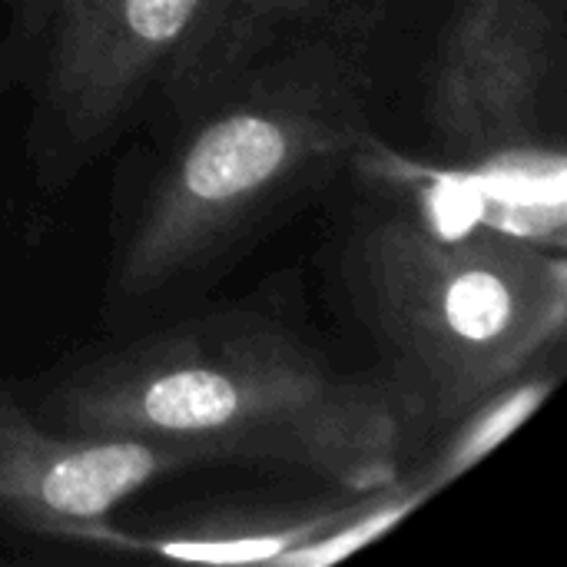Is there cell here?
I'll return each mask as SVG.
<instances>
[{"label":"cell","mask_w":567,"mask_h":567,"mask_svg":"<svg viewBox=\"0 0 567 567\" xmlns=\"http://www.w3.org/2000/svg\"><path fill=\"white\" fill-rule=\"evenodd\" d=\"M379 33L382 0H329L173 113L120 216L106 326L196 296L375 150Z\"/></svg>","instance_id":"6da1fadb"},{"label":"cell","mask_w":567,"mask_h":567,"mask_svg":"<svg viewBox=\"0 0 567 567\" xmlns=\"http://www.w3.org/2000/svg\"><path fill=\"white\" fill-rule=\"evenodd\" d=\"M20 392L60 432L199 449L216 465H282L329 488H382L412 458L375 372L339 369L259 306L206 309L93 346Z\"/></svg>","instance_id":"7a4b0ae2"},{"label":"cell","mask_w":567,"mask_h":567,"mask_svg":"<svg viewBox=\"0 0 567 567\" xmlns=\"http://www.w3.org/2000/svg\"><path fill=\"white\" fill-rule=\"evenodd\" d=\"M336 276L412 449L565 346V249L482 219L445 226L415 209H365L339 243Z\"/></svg>","instance_id":"3957f363"},{"label":"cell","mask_w":567,"mask_h":567,"mask_svg":"<svg viewBox=\"0 0 567 567\" xmlns=\"http://www.w3.org/2000/svg\"><path fill=\"white\" fill-rule=\"evenodd\" d=\"M567 0H455L442 27L425 123L478 219L565 249Z\"/></svg>","instance_id":"277c9868"},{"label":"cell","mask_w":567,"mask_h":567,"mask_svg":"<svg viewBox=\"0 0 567 567\" xmlns=\"http://www.w3.org/2000/svg\"><path fill=\"white\" fill-rule=\"evenodd\" d=\"M209 0H56L30 60L27 166L70 186L166 93Z\"/></svg>","instance_id":"5b68a950"},{"label":"cell","mask_w":567,"mask_h":567,"mask_svg":"<svg viewBox=\"0 0 567 567\" xmlns=\"http://www.w3.org/2000/svg\"><path fill=\"white\" fill-rule=\"evenodd\" d=\"M213 465L199 449L50 429L0 362V538L93 548L130 498Z\"/></svg>","instance_id":"8992f818"},{"label":"cell","mask_w":567,"mask_h":567,"mask_svg":"<svg viewBox=\"0 0 567 567\" xmlns=\"http://www.w3.org/2000/svg\"><path fill=\"white\" fill-rule=\"evenodd\" d=\"M369 492L329 488V495L289 502H213L189 512H169L146 528H123L113 522L90 551L153 555L196 565L302 567L322 538L362 512Z\"/></svg>","instance_id":"52a82bcc"},{"label":"cell","mask_w":567,"mask_h":567,"mask_svg":"<svg viewBox=\"0 0 567 567\" xmlns=\"http://www.w3.org/2000/svg\"><path fill=\"white\" fill-rule=\"evenodd\" d=\"M561 375L565 346L545 352L502 385L488 389L455 422H449L439 432V445L429 452V458L419 468H409L419 488L429 495V502L442 495L449 485H455L462 475H468L475 465H482L498 445H505L551 399Z\"/></svg>","instance_id":"ba28073f"},{"label":"cell","mask_w":567,"mask_h":567,"mask_svg":"<svg viewBox=\"0 0 567 567\" xmlns=\"http://www.w3.org/2000/svg\"><path fill=\"white\" fill-rule=\"evenodd\" d=\"M326 7V0H209L203 23L166 83L163 106L179 113L203 93L259 56L292 27L306 23Z\"/></svg>","instance_id":"9c48e42d"},{"label":"cell","mask_w":567,"mask_h":567,"mask_svg":"<svg viewBox=\"0 0 567 567\" xmlns=\"http://www.w3.org/2000/svg\"><path fill=\"white\" fill-rule=\"evenodd\" d=\"M0 7L10 13V27L0 43V83H17L30 70L56 0H0Z\"/></svg>","instance_id":"30bf717a"},{"label":"cell","mask_w":567,"mask_h":567,"mask_svg":"<svg viewBox=\"0 0 567 567\" xmlns=\"http://www.w3.org/2000/svg\"><path fill=\"white\" fill-rule=\"evenodd\" d=\"M326 3H329V0H326Z\"/></svg>","instance_id":"8fae6325"}]
</instances>
